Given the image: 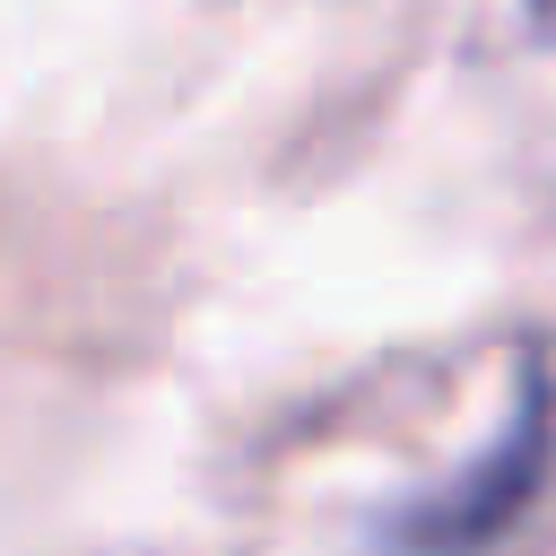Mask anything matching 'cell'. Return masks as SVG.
Wrapping results in <instances>:
<instances>
[{
  "instance_id": "1",
  "label": "cell",
  "mask_w": 556,
  "mask_h": 556,
  "mask_svg": "<svg viewBox=\"0 0 556 556\" xmlns=\"http://www.w3.org/2000/svg\"><path fill=\"white\" fill-rule=\"evenodd\" d=\"M547 452H556V391H547V365L530 356V374H521V400H513V426L495 434V452L460 478V486H443V495H426L417 513H400V547L408 556H478V547H495L521 513H530V495H539V478H547Z\"/></svg>"
},
{
  "instance_id": "2",
  "label": "cell",
  "mask_w": 556,
  "mask_h": 556,
  "mask_svg": "<svg viewBox=\"0 0 556 556\" xmlns=\"http://www.w3.org/2000/svg\"><path fill=\"white\" fill-rule=\"evenodd\" d=\"M530 26H539V35H556V0H530Z\"/></svg>"
}]
</instances>
